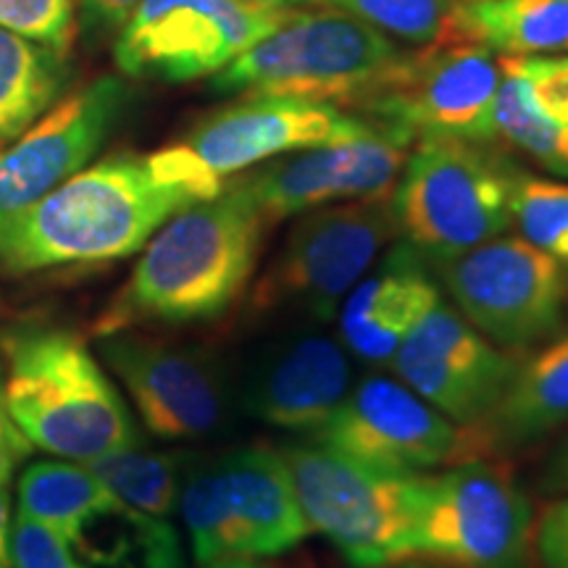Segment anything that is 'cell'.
<instances>
[{"label": "cell", "instance_id": "cell-1", "mask_svg": "<svg viewBox=\"0 0 568 568\" xmlns=\"http://www.w3.org/2000/svg\"><path fill=\"white\" fill-rule=\"evenodd\" d=\"M224 187L195 166L180 142L151 155H111L0 226V266L21 276L126 258L174 213Z\"/></svg>", "mask_w": 568, "mask_h": 568}, {"label": "cell", "instance_id": "cell-2", "mask_svg": "<svg viewBox=\"0 0 568 568\" xmlns=\"http://www.w3.org/2000/svg\"><path fill=\"white\" fill-rule=\"evenodd\" d=\"M266 226L245 182L174 213L92 322V337L219 318L251 284Z\"/></svg>", "mask_w": 568, "mask_h": 568}, {"label": "cell", "instance_id": "cell-3", "mask_svg": "<svg viewBox=\"0 0 568 568\" xmlns=\"http://www.w3.org/2000/svg\"><path fill=\"white\" fill-rule=\"evenodd\" d=\"M0 355L6 408L32 447L92 464L140 443L122 393L80 335L17 324L0 335Z\"/></svg>", "mask_w": 568, "mask_h": 568}, {"label": "cell", "instance_id": "cell-4", "mask_svg": "<svg viewBox=\"0 0 568 568\" xmlns=\"http://www.w3.org/2000/svg\"><path fill=\"white\" fill-rule=\"evenodd\" d=\"M400 51L387 34L351 13L293 11L222 71L211 88L224 95L305 98L355 105Z\"/></svg>", "mask_w": 568, "mask_h": 568}, {"label": "cell", "instance_id": "cell-5", "mask_svg": "<svg viewBox=\"0 0 568 568\" xmlns=\"http://www.w3.org/2000/svg\"><path fill=\"white\" fill-rule=\"evenodd\" d=\"M176 510L201 568L282 556L311 535L287 460L268 447L190 460Z\"/></svg>", "mask_w": 568, "mask_h": 568}, {"label": "cell", "instance_id": "cell-6", "mask_svg": "<svg viewBox=\"0 0 568 568\" xmlns=\"http://www.w3.org/2000/svg\"><path fill=\"white\" fill-rule=\"evenodd\" d=\"M516 176L481 142H416L393 190L397 234L432 264L456 258L508 230Z\"/></svg>", "mask_w": 568, "mask_h": 568}, {"label": "cell", "instance_id": "cell-7", "mask_svg": "<svg viewBox=\"0 0 568 568\" xmlns=\"http://www.w3.org/2000/svg\"><path fill=\"white\" fill-rule=\"evenodd\" d=\"M311 531L353 568H389L414 558L418 477L364 464L322 443L282 450Z\"/></svg>", "mask_w": 568, "mask_h": 568}, {"label": "cell", "instance_id": "cell-8", "mask_svg": "<svg viewBox=\"0 0 568 568\" xmlns=\"http://www.w3.org/2000/svg\"><path fill=\"white\" fill-rule=\"evenodd\" d=\"M395 234L393 195L301 213L282 251L255 282L253 311L329 322Z\"/></svg>", "mask_w": 568, "mask_h": 568}, {"label": "cell", "instance_id": "cell-9", "mask_svg": "<svg viewBox=\"0 0 568 568\" xmlns=\"http://www.w3.org/2000/svg\"><path fill=\"white\" fill-rule=\"evenodd\" d=\"M503 63L493 51L464 40H443L400 53L353 105L397 140L495 138V101Z\"/></svg>", "mask_w": 568, "mask_h": 568}, {"label": "cell", "instance_id": "cell-10", "mask_svg": "<svg viewBox=\"0 0 568 568\" xmlns=\"http://www.w3.org/2000/svg\"><path fill=\"white\" fill-rule=\"evenodd\" d=\"M535 514L514 471L471 458L418 477L414 558L447 568H529Z\"/></svg>", "mask_w": 568, "mask_h": 568}, {"label": "cell", "instance_id": "cell-11", "mask_svg": "<svg viewBox=\"0 0 568 568\" xmlns=\"http://www.w3.org/2000/svg\"><path fill=\"white\" fill-rule=\"evenodd\" d=\"M435 268L453 308L503 351H527L564 326L568 268L529 240L497 234Z\"/></svg>", "mask_w": 568, "mask_h": 568}, {"label": "cell", "instance_id": "cell-12", "mask_svg": "<svg viewBox=\"0 0 568 568\" xmlns=\"http://www.w3.org/2000/svg\"><path fill=\"white\" fill-rule=\"evenodd\" d=\"M293 9L255 0H142L119 34V69L187 82L222 71Z\"/></svg>", "mask_w": 568, "mask_h": 568}, {"label": "cell", "instance_id": "cell-13", "mask_svg": "<svg viewBox=\"0 0 568 568\" xmlns=\"http://www.w3.org/2000/svg\"><path fill=\"white\" fill-rule=\"evenodd\" d=\"M311 439L400 474H424L485 456L471 426L450 422L397 376L385 374L355 382Z\"/></svg>", "mask_w": 568, "mask_h": 568}, {"label": "cell", "instance_id": "cell-14", "mask_svg": "<svg viewBox=\"0 0 568 568\" xmlns=\"http://www.w3.org/2000/svg\"><path fill=\"white\" fill-rule=\"evenodd\" d=\"M387 366L450 422L477 426L506 395L518 358L489 343L453 305L439 301Z\"/></svg>", "mask_w": 568, "mask_h": 568}, {"label": "cell", "instance_id": "cell-15", "mask_svg": "<svg viewBox=\"0 0 568 568\" xmlns=\"http://www.w3.org/2000/svg\"><path fill=\"white\" fill-rule=\"evenodd\" d=\"M98 355L122 382L134 410L163 439L209 437L226 416V387L211 361L140 329L95 337Z\"/></svg>", "mask_w": 568, "mask_h": 568}, {"label": "cell", "instance_id": "cell-16", "mask_svg": "<svg viewBox=\"0 0 568 568\" xmlns=\"http://www.w3.org/2000/svg\"><path fill=\"white\" fill-rule=\"evenodd\" d=\"M126 98L130 90L119 77H98L0 151V226L88 166L116 126Z\"/></svg>", "mask_w": 568, "mask_h": 568}, {"label": "cell", "instance_id": "cell-17", "mask_svg": "<svg viewBox=\"0 0 568 568\" xmlns=\"http://www.w3.org/2000/svg\"><path fill=\"white\" fill-rule=\"evenodd\" d=\"M406 161V142L374 124L358 138L276 155L245 184L272 224L324 205L393 195Z\"/></svg>", "mask_w": 568, "mask_h": 568}, {"label": "cell", "instance_id": "cell-18", "mask_svg": "<svg viewBox=\"0 0 568 568\" xmlns=\"http://www.w3.org/2000/svg\"><path fill=\"white\" fill-rule=\"evenodd\" d=\"M366 119L343 113L335 103L305 98H247L205 119L180 142L184 153L213 182L240 174L276 155L358 138L372 130Z\"/></svg>", "mask_w": 568, "mask_h": 568}, {"label": "cell", "instance_id": "cell-19", "mask_svg": "<svg viewBox=\"0 0 568 568\" xmlns=\"http://www.w3.org/2000/svg\"><path fill=\"white\" fill-rule=\"evenodd\" d=\"M353 355L314 324L293 326L255 353L245 376V408L276 429L314 435L355 385Z\"/></svg>", "mask_w": 568, "mask_h": 568}, {"label": "cell", "instance_id": "cell-20", "mask_svg": "<svg viewBox=\"0 0 568 568\" xmlns=\"http://www.w3.org/2000/svg\"><path fill=\"white\" fill-rule=\"evenodd\" d=\"M439 297L426 258L408 243L382 255L339 305V343L355 361L387 366Z\"/></svg>", "mask_w": 568, "mask_h": 568}, {"label": "cell", "instance_id": "cell-21", "mask_svg": "<svg viewBox=\"0 0 568 568\" xmlns=\"http://www.w3.org/2000/svg\"><path fill=\"white\" fill-rule=\"evenodd\" d=\"M568 422V335L518 364L514 379L485 422L471 426L481 453H514Z\"/></svg>", "mask_w": 568, "mask_h": 568}, {"label": "cell", "instance_id": "cell-22", "mask_svg": "<svg viewBox=\"0 0 568 568\" xmlns=\"http://www.w3.org/2000/svg\"><path fill=\"white\" fill-rule=\"evenodd\" d=\"M69 545L84 568H187L172 524L119 497L92 510Z\"/></svg>", "mask_w": 568, "mask_h": 568}, {"label": "cell", "instance_id": "cell-23", "mask_svg": "<svg viewBox=\"0 0 568 568\" xmlns=\"http://www.w3.org/2000/svg\"><path fill=\"white\" fill-rule=\"evenodd\" d=\"M447 40L503 55H566L568 0H460Z\"/></svg>", "mask_w": 568, "mask_h": 568}, {"label": "cell", "instance_id": "cell-24", "mask_svg": "<svg viewBox=\"0 0 568 568\" xmlns=\"http://www.w3.org/2000/svg\"><path fill=\"white\" fill-rule=\"evenodd\" d=\"M63 88V55L0 27V142L17 140Z\"/></svg>", "mask_w": 568, "mask_h": 568}, {"label": "cell", "instance_id": "cell-25", "mask_svg": "<svg viewBox=\"0 0 568 568\" xmlns=\"http://www.w3.org/2000/svg\"><path fill=\"white\" fill-rule=\"evenodd\" d=\"M90 466L67 458L34 460L19 477V510L71 539L92 510L113 500Z\"/></svg>", "mask_w": 568, "mask_h": 568}, {"label": "cell", "instance_id": "cell-26", "mask_svg": "<svg viewBox=\"0 0 568 568\" xmlns=\"http://www.w3.org/2000/svg\"><path fill=\"white\" fill-rule=\"evenodd\" d=\"M190 460L193 458L184 453L153 450V447L132 443L84 466H90L92 474L126 506L142 514L169 518L180 506L182 481Z\"/></svg>", "mask_w": 568, "mask_h": 568}, {"label": "cell", "instance_id": "cell-27", "mask_svg": "<svg viewBox=\"0 0 568 568\" xmlns=\"http://www.w3.org/2000/svg\"><path fill=\"white\" fill-rule=\"evenodd\" d=\"M500 63L503 80L495 101V138L521 148L548 172L568 176V126L556 124L537 109L527 82L510 67L506 55Z\"/></svg>", "mask_w": 568, "mask_h": 568}, {"label": "cell", "instance_id": "cell-28", "mask_svg": "<svg viewBox=\"0 0 568 568\" xmlns=\"http://www.w3.org/2000/svg\"><path fill=\"white\" fill-rule=\"evenodd\" d=\"M316 3L366 21L389 40L432 45L450 38L453 13L460 0H316Z\"/></svg>", "mask_w": 568, "mask_h": 568}, {"label": "cell", "instance_id": "cell-29", "mask_svg": "<svg viewBox=\"0 0 568 568\" xmlns=\"http://www.w3.org/2000/svg\"><path fill=\"white\" fill-rule=\"evenodd\" d=\"M510 224L568 268V184L518 174L510 195Z\"/></svg>", "mask_w": 568, "mask_h": 568}, {"label": "cell", "instance_id": "cell-30", "mask_svg": "<svg viewBox=\"0 0 568 568\" xmlns=\"http://www.w3.org/2000/svg\"><path fill=\"white\" fill-rule=\"evenodd\" d=\"M0 27L67 55L74 42V0H0Z\"/></svg>", "mask_w": 568, "mask_h": 568}, {"label": "cell", "instance_id": "cell-31", "mask_svg": "<svg viewBox=\"0 0 568 568\" xmlns=\"http://www.w3.org/2000/svg\"><path fill=\"white\" fill-rule=\"evenodd\" d=\"M11 568H84L71 545L51 527L17 510L9 529Z\"/></svg>", "mask_w": 568, "mask_h": 568}, {"label": "cell", "instance_id": "cell-32", "mask_svg": "<svg viewBox=\"0 0 568 568\" xmlns=\"http://www.w3.org/2000/svg\"><path fill=\"white\" fill-rule=\"evenodd\" d=\"M527 82L531 101L556 124L568 126V53L566 55H506Z\"/></svg>", "mask_w": 568, "mask_h": 568}, {"label": "cell", "instance_id": "cell-33", "mask_svg": "<svg viewBox=\"0 0 568 568\" xmlns=\"http://www.w3.org/2000/svg\"><path fill=\"white\" fill-rule=\"evenodd\" d=\"M531 558L539 568H568V497L539 514L531 529Z\"/></svg>", "mask_w": 568, "mask_h": 568}, {"label": "cell", "instance_id": "cell-34", "mask_svg": "<svg viewBox=\"0 0 568 568\" xmlns=\"http://www.w3.org/2000/svg\"><path fill=\"white\" fill-rule=\"evenodd\" d=\"M32 445L11 422L3 400V374H0V487H9L17 468L30 456Z\"/></svg>", "mask_w": 568, "mask_h": 568}, {"label": "cell", "instance_id": "cell-35", "mask_svg": "<svg viewBox=\"0 0 568 568\" xmlns=\"http://www.w3.org/2000/svg\"><path fill=\"white\" fill-rule=\"evenodd\" d=\"M142 0H82L84 13L92 24L105 27V30H116L124 27V21L132 17V11L138 9Z\"/></svg>", "mask_w": 568, "mask_h": 568}, {"label": "cell", "instance_id": "cell-36", "mask_svg": "<svg viewBox=\"0 0 568 568\" xmlns=\"http://www.w3.org/2000/svg\"><path fill=\"white\" fill-rule=\"evenodd\" d=\"M539 487L548 495H568V437L556 447V453L545 464Z\"/></svg>", "mask_w": 568, "mask_h": 568}, {"label": "cell", "instance_id": "cell-37", "mask_svg": "<svg viewBox=\"0 0 568 568\" xmlns=\"http://www.w3.org/2000/svg\"><path fill=\"white\" fill-rule=\"evenodd\" d=\"M11 493L0 487V568L9 566V529H11Z\"/></svg>", "mask_w": 568, "mask_h": 568}, {"label": "cell", "instance_id": "cell-38", "mask_svg": "<svg viewBox=\"0 0 568 568\" xmlns=\"http://www.w3.org/2000/svg\"><path fill=\"white\" fill-rule=\"evenodd\" d=\"M211 568H272V566L258 564V560H224V564H216Z\"/></svg>", "mask_w": 568, "mask_h": 568}, {"label": "cell", "instance_id": "cell-39", "mask_svg": "<svg viewBox=\"0 0 568 568\" xmlns=\"http://www.w3.org/2000/svg\"><path fill=\"white\" fill-rule=\"evenodd\" d=\"M389 568H447V566L432 564V560H422V558H410V560H403V564H395Z\"/></svg>", "mask_w": 568, "mask_h": 568}, {"label": "cell", "instance_id": "cell-40", "mask_svg": "<svg viewBox=\"0 0 568 568\" xmlns=\"http://www.w3.org/2000/svg\"><path fill=\"white\" fill-rule=\"evenodd\" d=\"M255 3L282 6V9H293V6H301V3H316V0H255Z\"/></svg>", "mask_w": 568, "mask_h": 568}, {"label": "cell", "instance_id": "cell-41", "mask_svg": "<svg viewBox=\"0 0 568 568\" xmlns=\"http://www.w3.org/2000/svg\"><path fill=\"white\" fill-rule=\"evenodd\" d=\"M3 568H11V566H3Z\"/></svg>", "mask_w": 568, "mask_h": 568}]
</instances>
